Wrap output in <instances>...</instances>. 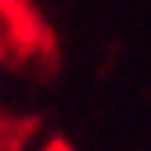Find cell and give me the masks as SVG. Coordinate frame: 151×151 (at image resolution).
I'll use <instances>...</instances> for the list:
<instances>
[{"mask_svg":"<svg viewBox=\"0 0 151 151\" xmlns=\"http://www.w3.org/2000/svg\"><path fill=\"white\" fill-rule=\"evenodd\" d=\"M0 68H4V61H0Z\"/></svg>","mask_w":151,"mask_h":151,"instance_id":"2","label":"cell"},{"mask_svg":"<svg viewBox=\"0 0 151 151\" xmlns=\"http://www.w3.org/2000/svg\"><path fill=\"white\" fill-rule=\"evenodd\" d=\"M43 151H76V147H68V144H65V140H54V144H47V147H43Z\"/></svg>","mask_w":151,"mask_h":151,"instance_id":"1","label":"cell"}]
</instances>
